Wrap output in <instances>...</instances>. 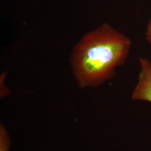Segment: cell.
Masks as SVG:
<instances>
[{
    "mask_svg": "<svg viewBox=\"0 0 151 151\" xmlns=\"http://www.w3.org/2000/svg\"><path fill=\"white\" fill-rule=\"evenodd\" d=\"M146 39L151 44V19L148 22L146 32Z\"/></svg>",
    "mask_w": 151,
    "mask_h": 151,
    "instance_id": "obj_4",
    "label": "cell"
},
{
    "mask_svg": "<svg viewBox=\"0 0 151 151\" xmlns=\"http://www.w3.org/2000/svg\"><path fill=\"white\" fill-rule=\"evenodd\" d=\"M0 151H8L9 148V140L5 130L1 127L0 134Z\"/></svg>",
    "mask_w": 151,
    "mask_h": 151,
    "instance_id": "obj_3",
    "label": "cell"
},
{
    "mask_svg": "<svg viewBox=\"0 0 151 151\" xmlns=\"http://www.w3.org/2000/svg\"><path fill=\"white\" fill-rule=\"evenodd\" d=\"M140 72L138 83L133 92V100L151 103V62L147 58H140Z\"/></svg>",
    "mask_w": 151,
    "mask_h": 151,
    "instance_id": "obj_2",
    "label": "cell"
},
{
    "mask_svg": "<svg viewBox=\"0 0 151 151\" xmlns=\"http://www.w3.org/2000/svg\"><path fill=\"white\" fill-rule=\"evenodd\" d=\"M129 38L104 24L81 38L70 54V66L81 88L96 87L112 78L129 52Z\"/></svg>",
    "mask_w": 151,
    "mask_h": 151,
    "instance_id": "obj_1",
    "label": "cell"
}]
</instances>
